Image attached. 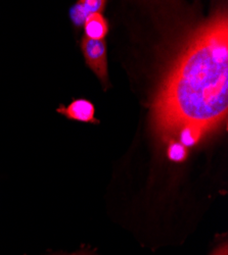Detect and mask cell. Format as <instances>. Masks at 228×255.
<instances>
[{
    "mask_svg": "<svg viewBox=\"0 0 228 255\" xmlns=\"http://www.w3.org/2000/svg\"><path fill=\"white\" fill-rule=\"evenodd\" d=\"M228 110V19L218 10L194 31L164 78L152 105L154 126L163 141L183 126L207 133L222 124Z\"/></svg>",
    "mask_w": 228,
    "mask_h": 255,
    "instance_id": "6da1fadb",
    "label": "cell"
},
{
    "mask_svg": "<svg viewBox=\"0 0 228 255\" xmlns=\"http://www.w3.org/2000/svg\"><path fill=\"white\" fill-rule=\"evenodd\" d=\"M81 50L85 57L87 66L94 72L103 86L107 87L108 59L105 40H93L86 37L82 38Z\"/></svg>",
    "mask_w": 228,
    "mask_h": 255,
    "instance_id": "7a4b0ae2",
    "label": "cell"
},
{
    "mask_svg": "<svg viewBox=\"0 0 228 255\" xmlns=\"http://www.w3.org/2000/svg\"><path fill=\"white\" fill-rule=\"evenodd\" d=\"M56 112L69 120L96 125L99 124V121L94 118V105L87 99H74L67 106L60 104Z\"/></svg>",
    "mask_w": 228,
    "mask_h": 255,
    "instance_id": "3957f363",
    "label": "cell"
},
{
    "mask_svg": "<svg viewBox=\"0 0 228 255\" xmlns=\"http://www.w3.org/2000/svg\"><path fill=\"white\" fill-rule=\"evenodd\" d=\"M106 1L103 0H84L78 1L70 10L72 23L76 27L84 25L86 18L94 12H100L106 6Z\"/></svg>",
    "mask_w": 228,
    "mask_h": 255,
    "instance_id": "277c9868",
    "label": "cell"
},
{
    "mask_svg": "<svg viewBox=\"0 0 228 255\" xmlns=\"http://www.w3.org/2000/svg\"><path fill=\"white\" fill-rule=\"evenodd\" d=\"M86 38L93 40H103L109 33V24L100 12L91 13L84 23Z\"/></svg>",
    "mask_w": 228,
    "mask_h": 255,
    "instance_id": "5b68a950",
    "label": "cell"
},
{
    "mask_svg": "<svg viewBox=\"0 0 228 255\" xmlns=\"http://www.w3.org/2000/svg\"><path fill=\"white\" fill-rule=\"evenodd\" d=\"M177 135L179 136L180 143L186 148H189L198 144L205 133L200 127L196 125H186L181 128Z\"/></svg>",
    "mask_w": 228,
    "mask_h": 255,
    "instance_id": "8992f818",
    "label": "cell"
},
{
    "mask_svg": "<svg viewBox=\"0 0 228 255\" xmlns=\"http://www.w3.org/2000/svg\"><path fill=\"white\" fill-rule=\"evenodd\" d=\"M168 158L174 162H182L189 156V150L180 142L171 141L167 148Z\"/></svg>",
    "mask_w": 228,
    "mask_h": 255,
    "instance_id": "52a82bcc",
    "label": "cell"
},
{
    "mask_svg": "<svg viewBox=\"0 0 228 255\" xmlns=\"http://www.w3.org/2000/svg\"><path fill=\"white\" fill-rule=\"evenodd\" d=\"M211 255H228V244H227V242L221 243L217 248H215V250H213Z\"/></svg>",
    "mask_w": 228,
    "mask_h": 255,
    "instance_id": "ba28073f",
    "label": "cell"
},
{
    "mask_svg": "<svg viewBox=\"0 0 228 255\" xmlns=\"http://www.w3.org/2000/svg\"><path fill=\"white\" fill-rule=\"evenodd\" d=\"M58 255H97V254L95 253L94 250L84 248V249H81V250H79L77 252H74V253H71V254H58Z\"/></svg>",
    "mask_w": 228,
    "mask_h": 255,
    "instance_id": "9c48e42d",
    "label": "cell"
}]
</instances>
